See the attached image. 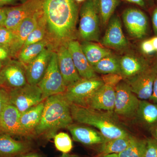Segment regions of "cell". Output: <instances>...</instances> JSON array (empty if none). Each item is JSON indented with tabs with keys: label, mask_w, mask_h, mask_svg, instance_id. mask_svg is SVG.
Here are the masks:
<instances>
[{
	"label": "cell",
	"mask_w": 157,
	"mask_h": 157,
	"mask_svg": "<svg viewBox=\"0 0 157 157\" xmlns=\"http://www.w3.org/2000/svg\"><path fill=\"white\" fill-rule=\"evenodd\" d=\"M10 54H11L10 49L8 46L0 44V61L6 60Z\"/></svg>",
	"instance_id": "obj_38"
},
{
	"label": "cell",
	"mask_w": 157,
	"mask_h": 157,
	"mask_svg": "<svg viewBox=\"0 0 157 157\" xmlns=\"http://www.w3.org/2000/svg\"><path fill=\"white\" fill-rule=\"evenodd\" d=\"M149 100L152 103L157 104V73L154 81L151 96Z\"/></svg>",
	"instance_id": "obj_39"
},
{
	"label": "cell",
	"mask_w": 157,
	"mask_h": 157,
	"mask_svg": "<svg viewBox=\"0 0 157 157\" xmlns=\"http://www.w3.org/2000/svg\"><path fill=\"white\" fill-rule=\"evenodd\" d=\"M101 43L116 49H122L128 46V41L123 31L120 18L117 15L113 14L109 20Z\"/></svg>",
	"instance_id": "obj_12"
},
{
	"label": "cell",
	"mask_w": 157,
	"mask_h": 157,
	"mask_svg": "<svg viewBox=\"0 0 157 157\" xmlns=\"http://www.w3.org/2000/svg\"><path fill=\"white\" fill-rule=\"evenodd\" d=\"M121 74L124 80L136 76L148 68L146 63L137 57L126 55L119 59Z\"/></svg>",
	"instance_id": "obj_24"
},
{
	"label": "cell",
	"mask_w": 157,
	"mask_h": 157,
	"mask_svg": "<svg viewBox=\"0 0 157 157\" xmlns=\"http://www.w3.org/2000/svg\"><path fill=\"white\" fill-rule=\"evenodd\" d=\"M134 118L139 124L150 131L157 125V104L140 100Z\"/></svg>",
	"instance_id": "obj_23"
},
{
	"label": "cell",
	"mask_w": 157,
	"mask_h": 157,
	"mask_svg": "<svg viewBox=\"0 0 157 157\" xmlns=\"http://www.w3.org/2000/svg\"><path fill=\"white\" fill-rule=\"evenodd\" d=\"M20 114L16 107L8 104L0 114V132L25 137L20 124Z\"/></svg>",
	"instance_id": "obj_17"
},
{
	"label": "cell",
	"mask_w": 157,
	"mask_h": 157,
	"mask_svg": "<svg viewBox=\"0 0 157 157\" xmlns=\"http://www.w3.org/2000/svg\"><path fill=\"white\" fill-rule=\"evenodd\" d=\"M122 18L124 25L131 36L141 39L146 36L148 19L143 11L137 8H128L124 11Z\"/></svg>",
	"instance_id": "obj_9"
},
{
	"label": "cell",
	"mask_w": 157,
	"mask_h": 157,
	"mask_svg": "<svg viewBox=\"0 0 157 157\" xmlns=\"http://www.w3.org/2000/svg\"><path fill=\"white\" fill-rule=\"evenodd\" d=\"M49 33L59 41H70L76 29L78 8L74 0H36Z\"/></svg>",
	"instance_id": "obj_1"
},
{
	"label": "cell",
	"mask_w": 157,
	"mask_h": 157,
	"mask_svg": "<svg viewBox=\"0 0 157 157\" xmlns=\"http://www.w3.org/2000/svg\"><path fill=\"white\" fill-rule=\"evenodd\" d=\"M100 20L97 0H86L80 11L79 35L85 41L99 42Z\"/></svg>",
	"instance_id": "obj_4"
},
{
	"label": "cell",
	"mask_w": 157,
	"mask_h": 157,
	"mask_svg": "<svg viewBox=\"0 0 157 157\" xmlns=\"http://www.w3.org/2000/svg\"><path fill=\"white\" fill-rule=\"evenodd\" d=\"M24 66L20 62L12 61L3 67L0 71L2 86H6L9 90L22 87L28 83Z\"/></svg>",
	"instance_id": "obj_11"
},
{
	"label": "cell",
	"mask_w": 157,
	"mask_h": 157,
	"mask_svg": "<svg viewBox=\"0 0 157 157\" xmlns=\"http://www.w3.org/2000/svg\"><path fill=\"white\" fill-rule=\"evenodd\" d=\"M60 157H80L76 155H71L68 154H63Z\"/></svg>",
	"instance_id": "obj_48"
},
{
	"label": "cell",
	"mask_w": 157,
	"mask_h": 157,
	"mask_svg": "<svg viewBox=\"0 0 157 157\" xmlns=\"http://www.w3.org/2000/svg\"><path fill=\"white\" fill-rule=\"evenodd\" d=\"M70 110L73 121L95 127L107 140L130 135L118 120L114 113L96 110L73 104H70Z\"/></svg>",
	"instance_id": "obj_3"
},
{
	"label": "cell",
	"mask_w": 157,
	"mask_h": 157,
	"mask_svg": "<svg viewBox=\"0 0 157 157\" xmlns=\"http://www.w3.org/2000/svg\"><path fill=\"white\" fill-rule=\"evenodd\" d=\"M104 84L115 89L121 81L124 80L123 77L120 74L110 73L103 75L101 78Z\"/></svg>",
	"instance_id": "obj_34"
},
{
	"label": "cell",
	"mask_w": 157,
	"mask_h": 157,
	"mask_svg": "<svg viewBox=\"0 0 157 157\" xmlns=\"http://www.w3.org/2000/svg\"><path fill=\"white\" fill-rule=\"evenodd\" d=\"M77 3H80L82 2H85V1H86V0H74Z\"/></svg>",
	"instance_id": "obj_49"
},
{
	"label": "cell",
	"mask_w": 157,
	"mask_h": 157,
	"mask_svg": "<svg viewBox=\"0 0 157 157\" xmlns=\"http://www.w3.org/2000/svg\"><path fill=\"white\" fill-rule=\"evenodd\" d=\"M8 91L10 104L16 107L20 113L45 101L38 85L28 83L22 87Z\"/></svg>",
	"instance_id": "obj_8"
},
{
	"label": "cell",
	"mask_w": 157,
	"mask_h": 157,
	"mask_svg": "<svg viewBox=\"0 0 157 157\" xmlns=\"http://www.w3.org/2000/svg\"><path fill=\"white\" fill-rule=\"evenodd\" d=\"M3 67L2 62L1 61H0V71L2 70V68Z\"/></svg>",
	"instance_id": "obj_50"
},
{
	"label": "cell",
	"mask_w": 157,
	"mask_h": 157,
	"mask_svg": "<svg viewBox=\"0 0 157 157\" xmlns=\"http://www.w3.org/2000/svg\"><path fill=\"white\" fill-rule=\"evenodd\" d=\"M15 35L13 31L5 27H0V44L10 47L14 42Z\"/></svg>",
	"instance_id": "obj_33"
},
{
	"label": "cell",
	"mask_w": 157,
	"mask_h": 157,
	"mask_svg": "<svg viewBox=\"0 0 157 157\" xmlns=\"http://www.w3.org/2000/svg\"><path fill=\"white\" fill-rule=\"evenodd\" d=\"M54 143L56 148L63 154H68L73 147L71 137L67 133L60 132L55 135Z\"/></svg>",
	"instance_id": "obj_32"
},
{
	"label": "cell",
	"mask_w": 157,
	"mask_h": 157,
	"mask_svg": "<svg viewBox=\"0 0 157 157\" xmlns=\"http://www.w3.org/2000/svg\"><path fill=\"white\" fill-rule=\"evenodd\" d=\"M156 71L154 68H147L136 76L124 80L140 100H149L152 93Z\"/></svg>",
	"instance_id": "obj_10"
},
{
	"label": "cell",
	"mask_w": 157,
	"mask_h": 157,
	"mask_svg": "<svg viewBox=\"0 0 157 157\" xmlns=\"http://www.w3.org/2000/svg\"><path fill=\"white\" fill-rule=\"evenodd\" d=\"M38 8L36 0L28 2L21 6L6 8V17L4 27L14 32L23 21Z\"/></svg>",
	"instance_id": "obj_16"
},
{
	"label": "cell",
	"mask_w": 157,
	"mask_h": 157,
	"mask_svg": "<svg viewBox=\"0 0 157 157\" xmlns=\"http://www.w3.org/2000/svg\"><path fill=\"white\" fill-rule=\"evenodd\" d=\"M153 138L157 140V125L150 131Z\"/></svg>",
	"instance_id": "obj_46"
},
{
	"label": "cell",
	"mask_w": 157,
	"mask_h": 157,
	"mask_svg": "<svg viewBox=\"0 0 157 157\" xmlns=\"http://www.w3.org/2000/svg\"><path fill=\"white\" fill-rule=\"evenodd\" d=\"M70 104L63 94L50 96L45 100L41 121L35 130V136L49 139L60 129L73 124Z\"/></svg>",
	"instance_id": "obj_2"
},
{
	"label": "cell",
	"mask_w": 157,
	"mask_h": 157,
	"mask_svg": "<svg viewBox=\"0 0 157 157\" xmlns=\"http://www.w3.org/2000/svg\"><path fill=\"white\" fill-rule=\"evenodd\" d=\"M6 17V8H0V27L4 26Z\"/></svg>",
	"instance_id": "obj_42"
},
{
	"label": "cell",
	"mask_w": 157,
	"mask_h": 157,
	"mask_svg": "<svg viewBox=\"0 0 157 157\" xmlns=\"http://www.w3.org/2000/svg\"><path fill=\"white\" fill-rule=\"evenodd\" d=\"M17 0H0V8L7 5H11L16 2Z\"/></svg>",
	"instance_id": "obj_44"
},
{
	"label": "cell",
	"mask_w": 157,
	"mask_h": 157,
	"mask_svg": "<svg viewBox=\"0 0 157 157\" xmlns=\"http://www.w3.org/2000/svg\"><path fill=\"white\" fill-rule=\"evenodd\" d=\"M104 85V82L99 77L81 78L68 86L63 94L70 104L87 107L90 98Z\"/></svg>",
	"instance_id": "obj_5"
},
{
	"label": "cell",
	"mask_w": 157,
	"mask_h": 157,
	"mask_svg": "<svg viewBox=\"0 0 157 157\" xmlns=\"http://www.w3.org/2000/svg\"><path fill=\"white\" fill-rule=\"evenodd\" d=\"M115 90L114 114L124 118H134L140 100L133 93L129 85L124 80L121 81Z\"/></svg>",
	"instance_id": "obj_7"
},
{
	"label": "cell",
	"mask_w": 157,
	"mask_h": 157,
	"mask_svg": "<svg viewBox=\"0 0 157 157\" xmlns=\"http://www.w3.org/2000/svg\"><path fill=\"white\" fill-rule=\"evenodd\" d=\"M46 43L45 41L30 44L24 46L21 49L18 55L20 62L26 66L37 57L45 48Z\"/></svg>",
	"instance_id": "obj_28"
},
{
	"label": "cell",
	"mask_w": 157,
	"mask_h": 157,
	"mask_svg": "<svg viewBox=\"0 0 157 157\" xmlns=\"http://www.w3.org/2000/svg\"><path fill=\"white\" fill-rule=\"evenodd\" d=\"M101 23L106 26L119 5V0H97Z\"/></svg>",
	"instance_id": "obj_29"
},
{
	"label": "cell",
	"mask_w": 157,
	"mask_h": 157,
	"mask_svg": "<svg viewBox=\"0 0 157 157\" xmlns=\"http://www.w3.org/2000/svg\"><path fill=\"white\" fill-rule=\"evenodd\" d=\"M143 157H157V140L152 137L146 139V145Z\"/></svg>",
	"instance_id": "obj_35"
},
{
	"label": "cell",
	"mask_w": 157,
	"mask_h": 157,
	"mask_svg": "<svg viewBox=\"0 0 157 157\" xmlns=\"http://www.w3.org/2000/svg\"><path fill=\"white\" fill-rule=\"evenodd\" d=\"M154 69H155V71H156V72L157 73V65L156 67L155 68H154Z\"/></svg>",
	"instance_id": "obj_52"
},
{
	"label": "cell",
	"mask_w": 157,
	"mask_h": 157,
	"mask_svg": "<svg viewBox=\"0 0 157 157\" xmlns=\"http://www.w3.org/2000/svg\"><path fill=\"white\" fill-rule=\"evenodd\" d=\"M115 90L104 84L94 93L88 102L87 107L96 110L114 113Z\"/></svg>",
	"instance_id": "obj_19"
},
{
	"label": "cell",
	"mask_w": 157,
	"mask_h": 157,
	"mask_svg": "<svg viewBox=\"0 0 157 157\" xmlns=\"http://www.w3.org/2000/svg\"><path fill=\"white\" fill-rule=\"evenodd\" d=\"M56 53L59 70L67 87L82 78L76 70L67 44L61 46Z\"/></svg>",
	"instance_id": "obj_14"
},
{
	"label": "cell",
	"mask_w": 157,
	"mask_h": 157,
	"mask_svg": "<svg viewBox=\"0 0 157 157\" xmlns=\"http://www.w3.org/2000/svg\"><path fill=\"white\" fill-rule=\"evenodd\" d=\"M152 22L155 33L157 36V6L153 11L152 15Z\"/></svg>",
	"instance_id": "obj_40"
},
{
	"label": "cell",
	"mask_w": 157,
	"mask_h": 157,
	"mask_svg": "<svg viewBox=\"0 0 157 157\" xmlns=\"http://www.w3.org/2000/svg\"><path fill=\"white\" fill-rule=\"evenodd\" d=\"M33 147L29 140H16L11 135L0 132V157H15L32 151Z\"/></svg>",
	"instance_id": "obj_21"
},
{
	"label": "cell",
	"mask_w": 157,
	"mask_h": 157,
	"mask_svg": "<svg viewBox=\"0 0 157 157\" xmlns=\"http://www.w3.org/2000/svg\"><path fill=\"white\" fill-rule=\"evenodd\" d=\"M52 52L50 49L45 48L36 58L25 66L29 84H39L48 67Z\"/></svg>",
	"instance_id": "obj_20"
},
{
	"label": "cell",
	"mask_w": 157,
	"mask_h": 157,
	"mask_svg": "<svg viewBox=\"0 0 157 157\" xmlns=\"http://www.w3.org/2000/svg\"><path fill=\"white\" fill-rule=\"evenodd\" d=\"M150 39L152 44L153 46L155 52H157V36H156L152 37Z\"/></svg>",
	"instance_id": "obj_45"
},
{
	"label": "cell",
	"mask_w": 157,
	"mask_h": 157,
	"mask_svg": "<svg viewBox=\"0 0 157 157\" xmlns=\"http://www.w3.org/2000/svg\"><path fill=\"white\" fill-rule=\"evenodd\" d=\"M10 104L9 92L7 90L0 88V114L5 107Z\"/></svg>",
	"instance_id": "obj_36"
},
{
	"label": "cell",
	"mask_w": 157,
	"mask_h": 157,
	"mask_svg": "<svg viewBox=\"0 0 157 157\" xmlns=\"http://www.w3.org/2000/svg\"><path fill=\"white\" fill-rule=\"evenodd\" d=\"M2 86V78H1V75H0V86Z\"/></svg>",
	"instance_id": "obj_51"
},
{
	"label": "cell",
	"mask_w": 157,
	"mask_h": 157,
	"mask_svg": "<svg viewBox=\"0 0 157 157\" xmlns=\"http://www.w3.org/2000/svg\"><path fill=\"white\" fill-rule=\"evenodd\" d=\"M93 67L96 73L103 75L110 73L121 74L119 59L113 55L102 59Z\"/></svg>",
	"instance_id": "obj_27"
},
{
	"label": "cell",
	"mask_w": 157,
	"mask_h": 157,
	"mask_svg": "<svg viewBox=\"0 0 157 157\" xmlns=\"http://www.w3.org/2000/svg\"><path fill=\"white\" fill-rule=\"evenodd\" d=\"M140 48L142 52L146 54H151L155 52L150 39L143 41L140 45Z\"/></svg>",
	"instance_id": "obj_37"
},
{
	"label": "cell",
	"mask_w": 157,
	"mask_h": 157,
	"mask_svg": "<svg viewBox=\"0 0 157 157\" xmlns=\"http://www.w3.org/2000/svg\"><path fill=\"white\" fill-rule=\"evenodd\" d=\"M98 157H119L117 154H109L101 155Z\"/></svg>",
	"instance_id": "obj_47"
},
{
	"label": "cell",
	"mask_w": 157,
	"mask_h": 157,
	"mask_svg": "<svg viewBox=\"0 0 157 157\" xmlns=\"http://www.w3.org/2000/svg\"><path fill=\"white\" fill-rule=\"evenodd\" d=\"M80 44L83 53L92 67L102 59L112 55L109 49L93 42L84 41Z\"/></svg>",
	"instance_id": "obj_25"
},
{
	"label": "cell",
	"mask_w": 157,
	"mask_h": 157,
	"mask_svg": "<svg viewBox=\"0 0 157 157\" xmlns=\"http://www.w3.org/2000/svg\"><path fill=\"white\" fill-rule=\"evenodd\" d=\"M134 137L131 135L126 137L107 140L101 144L99 152L101 155L118 154L124 151L132 143Z\"/></svg>",
	"instance_id": "obj_26"
},
{
	"label": "cell",
	"mask_w": 157,
	"mask_h": 157,
	"mask_svg": "<svg viewBox=\"0 0 157 157\" xmlns=\"http://www.w3.org/2000/svg\"><path fill=\"white\" fill-rule=\"evenodd\" d=\"M46 26L45 19L41 12L38 25L36 29L29 35L26 40L23 47L43 41L45 36Z\"/></svg>",
	"instance_id": "obj_31"
},
{
	"label": "cell",
	"mask_w": 157,
	"mask_h": 157,
	"mask_svg": "<svg viewBox=\"0 0 157 157\" xmlns=\"http://www.w3.org/2000/svg\"><path fill=\"white\" fill-rule=\"evenodd\" d=\"M146 145V139L134 137L132 143L124 151L118 154L119 157H143Z\"/></svg>",
	"instance_id": "obj_30"
},
{
	"label": "cell",
	"mask_w": 157,
	"mask_h": 157,
	"mask_svg": "<svg viewBox=\"0 0 157 157\" xmlns=\"http://www.w3.org/2000/svg\"><path fill=\"white\" fill-rule=\"evenodd\" d=\"M67 46L76 70L82 78H91L98 77L92 66L88 61L78 41L71 40L67 42Z\"/></svg>",
	"instance_id": "obj_18"
},
{
	"label": "cell",
	"mask_w": 157,
	"mask_h": 157,
	"mask_svg": "<svg viewBox=\"0 0 157 157\" xmlns=\"http://www.w3.org/2000/svg\"><path fill=\"white\" fill-rule=\"evenodd\" d=\"M38 85L42 90L44 100L66 91L67 87L59 70L56 52H52L45 74Z\"/></svg>",
	"instance_id": "obj_6"
},
{
	"label": "cell",
	"mask_w": 157,
	"mask_h": 157,
	"mask_svg": "<svg viewBox=\"0 0 157 157\" xmlns=\"http://www.w3.org/2000/svg\"><path fill=\"white\" fill-rule=\"evenodd\" d=\"M45 101L21 113L20 124L25 137H36L35 130L41 121Z\"/></svg>",
	"instance_id": "obj_22"
},
{
	"label": "cell",
	"mask_w": 157,
	"mask_h": 157,
	"mask_svg": "<svg viewBox=\"0 0 157 157\" xmlns=\"http://www.w3.org/2000/svg\"><path fill=\"white\" fill-rule=\"evenodd\" d=\"M67 129L73 140L86 145L101 144L107 140L98 130L82 124H72Z\"/></svg>",
	"instance_id": "obj_15"
},
{
	"label": "cell",
	"mask_w": 157,
	"mask_h": 157,
	"mask_svg": "<svg viewBox=\"0 0 157 157\" xmlns=\"http://www.w3.org/2000/svg\"><path fill=\"white\" fill-rule=\"evenodd\" d=\"M40 14L41 11L38 6V9L26 17L17 29L13 32L15 35V39L9 47L11 54L16 53L23 47L29 35L38 25Z\"/></svg>",
	"instance_id": "obj_13"
},
{
	"label": "cell",
	"mask_w": 157,
	"mask_h": 157,
	"mask_svg": "<svg viewBox=\"0 0 157 157\" xmlns=\"http://www.w3.org/2000/svg\"><path fill=\"white\" fill-rule=\"evenodd\" d=\"M15 157H43L41 155L38 153L35 152L30 151L25 153L18 155Z\"/></svg>",
	"instance_id": "obj_41"
},
{
	"label": "cell",
	"mask_w": 157,
	"mask_h": 157,
	"mask_svg": "<svg viewBox=\"0 0 157 157\" xmlns=\"http://www.w3.org/2000/svg\"><path fill=\"white\" fill-rule=\"evenodd\" d=\"M123 1L135 4L141 7H144L145 6V2L144 0H123Z\"/></svg>",
	"instance_id": "obj_43"
}]
</instances>
